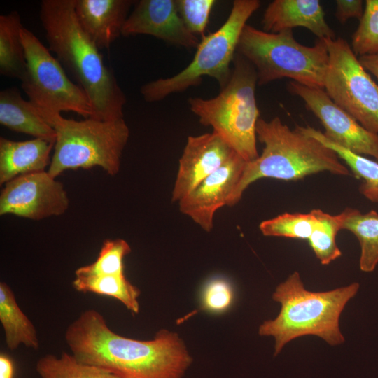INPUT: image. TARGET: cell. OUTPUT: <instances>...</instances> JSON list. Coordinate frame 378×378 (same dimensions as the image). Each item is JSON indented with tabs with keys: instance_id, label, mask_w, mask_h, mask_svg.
<instances>
[{
	"instance_id": "6",
	"label": "cell",
	"mask_w": 378,
	"mask_h": 378,
	"mask_svg": "<svg viewBox=\"0 0 378 378\" xmlns=\"http://www.w3.org/2000/svg\"><path fill=\"white\" fill-rule=\"evenodd\" d=\"M57 134L48 172L56 178L68 169L102 168L107 174L118 173L123 150L130 136L122 118L102 120L94 118L76 120L59 113L40 114Z\"/></svg>"
},
{
	"instance_id": "25",
	"label": "cell",
	"mask_w": 378,
	"mask_h": 378,
	"mask_svg": "<svg viewBox=\"0 0 378 378\" xmlns=\"http://www.w3.org/2000/svg\"><path fill=\"white\" fill-rule=\"evenodd\" d=\"M36 370L41 378H118L99 368L81 363L65 351L59 357L53 354L41 357Z\"/></svg>"
},
{
	"instance_id": "8",
	"label": "cell",
	"mask_w": 378,
	"mask_h": 378,
	"mask_svg": "<svg viewBox=\"0 0 378 378\" xmlns=\"http://www.w3.org/2000/svg\"><path fill=\"white\" fill-rule=\"evenodd\" d=\"M258 0H235L220 27L202 38L192 62L177 74L144 85L141 94L148 102H159L170 94L200 85L204 76L215 79L220 88L228 83L240 36L246 22L259 8Z\"/></svg>"
},
{
	"instance_id": "21",
	"label": "cell",
	"mask_w": 378,
	"mask_h": 378,
	"mask_svg": "<svg viewBox=\"0 0 378 378\" xmlns=\"http://www.w3.org/2000/svg\"><path fill=\"white\" fill-rule=\"evenodd\" d=\"M340 214L342 230L352 232L359 241L360 270L374 271L378 264V213L370 210L362 214L356 209L347 207Z\"/></svg>"
},
{
	"instance_id": "3",
	"label": "cell",
	"mask_w": 378,
	"mask_h": 378,
	"mask_svg": "<svg viewBox=\"0 0 378 378\" xmlns=\"http://www.w3.org/2000/svg\"><path fill=\"white\" fill-rule=\"evenodd\" d=\"M256 134L264 144L262 152L255 160L246 162L228 206L236 205L247 188L260 178L295 181L323 172L350 175L349 169L333 150L298 126L290 129L279 117L269 121L259 118Z\"/></svg>"
},
{
	"instance_id": "31",
	"label": "cell",
	"mask_w": 378,
	"mask_h": 378,
	"mask_svg": "<svg viewBox=\"0 0 378 378\" xmlns=\"http://www.w3.org/2000/svg\"><path fill=\"white\" fill-rule=\"evenodd\" d=\"M234 300L232 286L228 281L222 278H215L204 286L201 297L204 309L221 313L226 311Z\"/></svg>"
},
{
	"instance_id": "2",
	"label": "cell",
	"mask_w": 378,
	"mask_h": 378,
	"mask_svg": "<svg viewBox=\"0 0 378 378\" xmlns=\"http://www.w3.org/2000/svg\"><path fill=\"white\" fill-rule=\"evenodd\" d=\"M39 15L49 50L85 91L96 118H124L126 97L99 48L78 22L75 0H43Z\"/></svg>"
},
{
	"instance_id": "26",
	"label": "cell",
	"mask_w": 378,
	"mask_h": 378,
	"mask_svg": "<svg viewBox=\"0 0 378 378\" xmlns=\"http://www.w3.org/2000/svg\"><path fill=\"white\" fill-rule=\"evenodd\" d=\"M316 224L308 239L309 246L322 265H328L342 255L336 236L342 230L340 214L331 215L321 209H312Z\"/></svg>"
},
{
	"instance_id": "15",
	"label": "cell",
	"mask_w": 378,
	"mask_h": 378,
	"mask_svg": "<svg viewBox=\"0 0 378 378\" xmlns=\"http://www.w3.org/2000/svg\"><path fill=\"white\" fill-rule=\"evenodd\" d=\"M150 35L166 43L186 48H197L200 40L185 25L176 0H140L134 1L122 31L128 37Z\"/></svg>"
},
{
	"instance_id": "29",
	"label": "cell",
	"mask_w": 378,
	"mask_h": 378,
	"mask_svg": "<svg viewBox=\"0 0 378 378\" xmlns=\"http://www.w3.org/2000/svg\"><path fill=\"white\" fill-rule=\"evenodd\" d=\"M363 15L351 36V49L356 56L378 53V0L365 1Z\"/></svg>"
},
{
	"instance_id": "13",
	"label": "cell",
	"mask_w": 378,
	"mask_h": 378,
	"mask_svg": "<svg viewBox=\"0 0 378 378\" xmlns=\"http://www.w3.org/2000/svg\"><path fill=\"white\" fill-rule=\"evenodd\" d=\"M246 163L241 156L234 154L178 202L180 211L204 231H211L216 212L228 206Z\"/></svg>"
},
{
	"instance_id": "18",
	"label": "cell",
	"mask_w": 378,
	"mask_h": 378,
	"mask_svg": "<svg viewBox=\"0 0 378 378\" xmlns=\"http://www.w3.org/2000/svg\"><path fill=\"white\" fill-rule=\"evenodd\" d=\"M55 144L43 139L16 141L0 138V184L27 174L46 171Z\"/></svg>"
},
{
	"instance_id": "19",
	"label": "cell",
	"mask_w": 378,
	"mask_h": 378,
	"mask_svg": "<svg viewBox=\"0 0 378 378\" xmlns=\"http://www.w3.org/2000/svg\"><path fill=\"white\" fill-rule=\"evenodd\" d=\"M0 123L12 131L55 143V129L15 87L0 92Z\"/></svg>"
},
{
	"instance_id": "24",
	"label": "cell",
	"mask_w": 378,
	"mask_h": 378,
	"mask_svg": "<svg viewBox=\"0 0 378 378\" xmlns=\"http://www.w3.org/2000/svg\"><path fill=\"white\" fill-rule=\"evenodd\" d=\"M74 289L116 299L133 314L139 312L140 290L122 275H77L72 282Z\"/></svg>"
},
{
	"instance_id": "34",
	"label": "cell",
	"mask_w": 378,
	"mask_h": 378,
	"mask_svg": "<svg viewBox=\"0 0 378 378\" xmlns=\"http://www.w3.org/2000/svg\"><path fill=\"white\" fill-rule=\"evenodd\" d=\"M363 66L378 80V53L358 57Z\"/></svg>"
},
{
	"instance_id": "22",
	"label": "cell",
	"mask_w": 378,
	"mask_h": 378,
	"mask_svg": "<svg viewBox=\"0 0 378 378\" xmlns=\"http://www.w3.org/2000/svg\"><path fill=\"white\" fill-rule=\"evenodd\" d=\"M20 15L13 10L0 15V74L20 80L24 76L27 62L21 31Z\"/></svg>"
},
{
	"instance_id": "20",
	"label": "cell",
	"mask_w": 378,
	"mask_h": 378,
	"mask_svg": "<svg viewBox=\"0 0 378 378\" xmlns=\"http://www.w3.org/2000/svg\"><path fill=\"white\" fill-rule=\"evenodd\" d=\"M0 322L9 349L15 350L20 345L38 349L35 326L18 305L11 288L4 281L0 283Z\"/></svg>"
},
{
	"instance_id": "23",
	"label": "cell",
	"mask_w": 378,
	"mask_h": 378,
	"mask_svg": "<svg viewBox=\"0 0 378 378\" xmlns=\"http://www.w3.org/2000/svg\"><path fill=\"white\" fill-rule=\"evenodd\" d=\"M298 127L304 133L316 139L333 150L343 160L353 174L362 180L360 192L368 200L378 203V162L355 153L330 141L323 132L310 126Z\"/></svg>"
},
{
	"instance_id": "9",
	"label": "cell",
	"mask_w": 378,
	"mask_h": 378,
	"mask_svg": "<svg viewBox=\"0 0 378 378\" xmlns=\"http://www.w3.org/2000/svg\"><path fill=\"white\" fill-rule=\"evenodd\" d=\"M27 62L21 88L39 114L72 111L84 118L95 113L85 91L67 76L63 66L34 33L21 31Z\"/></svg>"
},
{
	"instance_id": "17",
	"label": "cell",
	"mask_w": 378,
	"mask_h": 378,
	"mask_svg": "<svg viewBox=\"0 0 378 378\" xmlns=\"http://www.w3.org/2000/svg\"><path fill=\"white\" fill-rule=\"evenodd\" d=\"M131 0H75L82 28L99 49H108L120 36L129 16Z\"/></svg>"
},
{
	"instance_id": "27",
	"label": "cell",
	"mask_w": 378,
	"mask_h": 378,
	"mask_svg": "<svg viewBox=\"0 0 378 378\" xmlns=\"http://www.w3.org/2000/svg\"><path fill=\"white\" fill-rule=\"evenodd\" d=\"M316 221V217L312 210L307 214L284 213L262 220L259 225V229L262 234L267 237L308 240Z\"/></svg>"
},
{
	"instance_id": "4",
	"label": "cell",
	"mask_w": 378,
	"mask_h": 378,
	"mask_svg": "<svg viewBox=\"0 0 378 378\" xmlns=\"http://www.w3.org/2000/svg\"><path fill=\"white\" fill-rule=\"evenodd\" d=\"M359 287L355 282L332 290L313 292L304 288L300 274L294 272L275 288L272 299L280 303V312L260 326L258 334L274 339V356L289 342L305 335L319 337L332 346L341 344L344 338L340 318Z\"/></svg>"
},
{
	"instance_id": "28",
	"label": "cell",
	"mask_w": 378,
	"mask_h": 378,
	"mask_svg": "<svg viewBox=\"0 0 378 378\" xmlns=\"http://www.w3.org/2000/svg\"><path fill=\"white\" fill-rule=\"evenodd\" d=\"M131 251L130 246L122 239H106L95 261L78 268L75 276L125 274L123 260Z\"/></svg>"
},
{
	"instance_id": "30",
	"label": "cell",
	"mask_w": 378,
	"mask_h": 378,
	"mask_svg": "<svg viewBox=\"0 0 378 378\" xmlns=\"http://www.w3.org/2000/svg\"><path fill=\"white\" fill-rule=\"evenodd\" d=\"M179 15L185 25L195 36L204 37L214 0H176Z\"/></svg>"
},
{
	"instance_id": "14",
	"label": "cell",
	"mask_w": 378,
	"mask_h": 378,
	"mask_svg": "<svg viewBox=\"0 0 378 378\" xmlns=\"http://www.w3.org/2000/svg\"><path fill=\"white\" fill-rule=\"evenodd\" d=\"M236 153L214 132L189 136L178 160L172 201L178 202Z\"/></svg>"
},
{
	"instance_id": "10",
	"label": "cell",
	"mask_w": 378,
	"mask_h": 378,
	"mask_svg": "<svg viewBox=\"0 0 378 378\" xmlns=\"http://www.w3.org/2000/svg\"><path fill=\"white\" fill-rule=\"evenodd\" d=\"M325 40L329 55L323 90L368 130L378 134V85L341 37Z\"/></svg>"
},
{
	"instance_id": "11",
	"label": "cell",
	"mask_w": 378,
	"mask_h": 378,
	"mask_svg": "<svg viewBox=\"0 0 378 378\" xmlns=\"http://www.w3.org/2000/svg\"><path fill=\"white\" fill-rule=\"evenodd\" d=\"M69 199L63 184L48 171L19 176L5 184L0 195V215L39 220L64 214Z\"/></svg>"
},
{
	"instance_id": "33",
	"label": "cell",
	"mask_w": 378,
	"mask_h": 378,
	"mask_svg": "<svg viewBox=\"0 0 378 378\" xmlns=\"http://www.w3.org/2000/svg\"><path fill=\"white\" fill-rule=\"evenodd\" d=\"M14 365L12 359L6 354H0V378H14Z\"/></svg>"
},
{
	"instance_id": "1",
	"label": "cell",
	"mask_w": 378,
	"mask_h": 378,
	"mask_svg": "<svg viewBox=\"0 0 378 378\" xmlns=\"http://www.w3.org/2000/svg\"><path fill=\"white\" fill-rule=\"evenodd\" d=\"M64 340L80 362L118 378H182L192 363L176 332L162 329L150 340L126 337L113 332L93 309L68 326Z\"/></svg>"
},
{
	"instance_id": "32",
	"label": "cell",
	"mask_w": 378,
	"mask_h": 378,
	"mask_svg": "<svg viewBox=\"0 0 378 378\" xmlns=\"http://www.w3.org/2000/svg\"><path fill=\"white\" fill-rule=\"evenodd\" d=\"M335 18L342 24L349 19L355 18L361 19L364 9L362 0H337Z\"/></svg>"
},
{
	"instance_id": "5",
	"label": "cell",
	"mask_w": 378,
	"mask_h": 378,
	"mask_svg": "<svg viewBox=\"0 0 378 378\" xmlns=\"http://www.w3.org/2000/svg\"><path fill=\"white\" fill-rule=\"evenodd\" d=\"M227 85L215 97H190V111L211 127L245 161L258 156L256 125L260 112L255 98L258 77L253 66L238 52Z\"/></svg>"
},
{
	"instance_id": "16",
	"label": "cell",
	"mask_w": 378,
	"mask_h": 378,
	"mask_svg": "<svg viewBox=\"0 0 378 378\" xmlns=\"http://www.w3.org/2000/svg\"><path fill=\"white\" fill-rule=\"evenodd\" d=\"M262 24L263 30L270 33L300 27L309 30L318 39L336 38L318 0H274L266 8Z\"/></svg>"
},
{
	"instance_id": "12",
	"label": "cell",
	"mask_w": 378,
	"mask_h": 378,
	"mask_svg": "<svg viewBox=\"0 0 378 378\" xmlns=\"http://www.w3.org/2000/svg\"><path fill=\"white\" fill-rule=\"evenodd\" d=\"M288 89L301 98L307 108L320 120L324 135L330 141L359 155L378 160V134L362 126L354 118L337 106L323 89L307 87L290 81Z\"/></svg>"
},
{
	"instance_id": "7",
	"label": "cell",
	"mask_w": 378,
	"mask_h": 378,
	"mask_svg": "<svg viewBox=\"0 0 378 378\" xmlns=\"http://www.w3.org/2000/svg\"><path fill=\"white\" fill-rule=\"evenodd\" d=\"M237 51L255 68L259 85L288 78L323 89L329 61L323 39L306 46L295 39L291 29L270 33L246 24Z\"/></svg>"
}]
</instances>
